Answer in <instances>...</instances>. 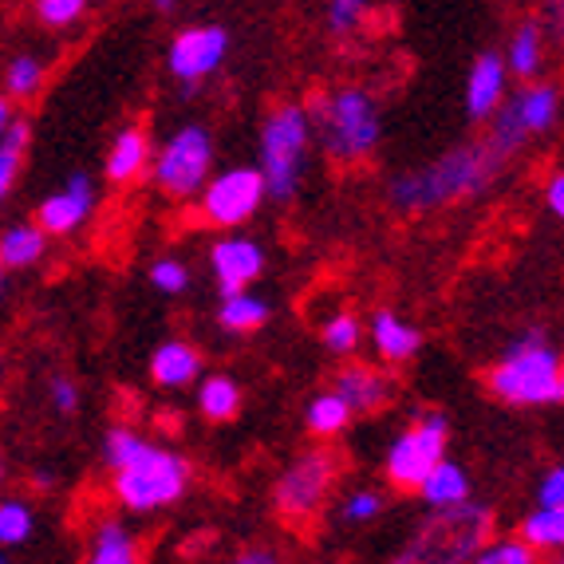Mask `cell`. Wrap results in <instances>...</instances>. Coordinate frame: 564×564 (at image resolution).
<instances>
[{"instance_id": "6da1fadb", "label": "cell", "mask_w": 564, "mask_h": 564, "mask_svg": "<svg viewBox=\"0 0 564 564\" xmlns=\"http://www.w3.org/2000/svg\"><path fill=\"white\" fill-rule=\"evenodd\" d=\"M506 166L509 159L494 151L489 139L462 142V147H451L446 154H438L431 166L395 174V178L387 182V202L399 214H431V209H443L451 202L489 194Z\"/></svg>"}, {"instance_id": "7a4b0ae2", "label": "cell", "mask_w": 564, "mask_h": 564, "mask_svg": "<svg viewBox=\"0 0 564 564\" xmlns=\"http://www.w3.org/2000/svg\"><path fill=\"white\" fill-rule=\"evenodd\" d=\"M312 139H321L332 162H364L383 139V111L367 87H339L308 107Z\"/></svg>"}, {"instance_id": "3957f363", "label": "cell", "mask_w": 564, "mask_h": 564, "mask_svg": "<svg viewBox=\"0 0 564 564\" xmlns=\"http://www.w3.org/2000/svg\"><path fill=\"white\" fill-rule=\"evenodd\" d=\"M489 395L509 406H556L564 399L561 351L541 328H525L513 336L501 364L489 371Z\"/></svg>"}, {"instance_id": "277c9868", "label": "cell", "mask_w": 564, "mask_h": 564, "mask_svg": "<svg viewBox=\"0 0 564 564\" xmlns=\"http://www.w3.org/2000/svg\"><path fill=\"white\" fill-rule=\"evenodd\" d=\"M308 147H312V122L308 107L281 104L264 115L261 139H257V170L264 182L269 202H292L301 194L304 170H308Z\"/></svg>"}, {"instance_id": "5b68a950", "label": "cell", "mask_w": 564, "mask_h": 564, "mask_svg": "<svg viewBox=\"0 0 564 564\" xmlns=\"http://www.w3.org/2000/svg\"><path fill=\"white\" fill-rule=\"evenodd\" d=\"M111 474L115 501L127 513H154V509L182 501V494L189 489V462L154 443H147L127 466H119Z\"/></svg>"}, {"instance_id": "8992f818", "label": "cell", "mask_w": 564, "mask_h": 564, "mask_svg": "<svg viewBox=\"0 0 564 564\" xmlns=\"http://www.w3.org/2000/svg\"><path fill=\"white\" fill-rule=\"evenodd\" d=\"M154 186L174 202L198 198V189L206 186V178L214 174V134L202 122H186L170 134L159 147V154H151Z\"/></svg>"}, {"instance_id": "52a82bcc", "label": "cell", "mask_w": 564, "mask_h": 564, "mask_svg": "<svg viewBox=\"0 0 564 564\" xmlns=\"http://www.w3.org/2000/svg\"><path fill=\"white\" fill-rule=\"evenodd\" d=\"M556 115H561V91H556L553 84H533V79H529V87H521V91L513 95V104H501L498 111L486 119L489 122L486 139L494 142L498 154L513 159L529 139L553 131Z\"/></svg>"}, {"instance_id": "ba28073f", "label": "cell", "mask_w": 564, "mask_h": 564, "mask_svg": "<svg viewBox=\"0 0 564 564\" xmlns=\"http://www.w3.org/2000/svg\"><path fill=\"white\" fill-rule=\"evenodd\" d=\"M446 446H451V419L438 411L419 414V419H414L406 431H399L395 438H391V446H387V458H383L387 481L395 489L414 494L419 481H423V474L446 454Z\"/></svg>"}, {"instance_id": "9c48e42d", "label": "cell", "mask_w": 564, "mask_h": 564, "mask_svg": "<svg viewBox=\"0 0 564 564\" xmlns=\"http://www.w3.org/2000/svg\"><path fill=\"white\" fill-rule=\"evenodd\" d=\"M339 462L332 451H308L301 458H292L284 474L273 486V506L284 521H308L316 518L328 501L332 486H336Z\"/></svg>"}, {"instance_id": "30bf717a", "label": "cell", "mask_w": 564, "mask_h": 564, "mask_svg": "<svg viewBox=\"0 0 564 564\" xmlns=\"http://www.w3.org/2000/svg\"><path fill=\"white\" fill-rule=\"evenodd\" d=\"M202 217L217 229H241L253 221L257 209L264 206V182L257 166H229L221 174H209L206 186L198 189Z\"/></svg>"}, {"instance_id": "8fae6325", "label": "cell", "mask_w": 564, "mask_h": 564, "mask_svg": "<svg viewBox=\"0 0 564 564\" xmlns=\"http://www.w3.org/2000/svg\"><path fill=\"white\" fill-rule=\"evenodd\" d=\"M229 56V32L221 24H194L182 29L178 36L170 40L166 67L170 76L186 87V95H194L202 87V79H209L217 67L226 64Z\"/></svg>"}, {"instance_id": "7c38bea8", "label": "cell", "mask_w": 564, "mask_h": 564, "mask_svg": "<svg viewBox=\"0 0 564 564\" xmlns=\"http://www.w3.org/2000/svg\"><path fill=\"white\" fill-rule=\"evenodd\" d=\"M99 194H95L91 174H72L59 189H52L36 209V226L47 237H72L76 229H84L91 221Z\"/></svg>"}, {"instance_id": "4fadbf2b", "label": "cell", "mask_w": 564, "mask_h": 564, "mask_svg": "<svg viewBox=\"0 0 564 564\" xmlns=\"http://www.w3.org/2000/svg\"><path fill=\"white\" fill-rule=\"evenodd\" d=\"M209 269H214L217 292H241L253 281H261L264 273V249L253 241V237L229 234L221 241H214L209 249Z\"/></svg>"}, {"instance_id": "5bb4252c", "label": "cell", "mask_w": 564, "mask_h": 564, "mask_svg": "<svg viewBox=\"0 0 564 564\" xmlns=\"http://www.w3.org/2000/svg\"><path fill=\"white\" fill-rule=\"evenodd\" d=\"M506 87H509V67L498 52H481L474 59L470 76H466V115L474 122H486L489 115L506 104Z\"/></svg>"}, {"instance_id": "9a60e30c", "label": "cell", "mask_w": 564, "mask_h": 564, "mask_svg": "<svg viewBox=\"0 0 564 564\" xmlns=\"http://www.w3.org/2000/svg\"><path fill=\"white\" fill-rule=\"evenodd\" d=\"M332 391L351 406V414H371L383 403H391V395H395V379L376 371V367L351 364L336 376V387H332Z\"/></svg>"}, {"instance_id": "2e32d148", "label": "cell", "mask_w": 564, "mask_h": 564, "mask_svg": "<svg viewBox=\"0 0 564 564\" xmlns=\"http://www.w3.org/2000/svg\"><path fill=\"white\" fill-rule=\"evenodd\" d=\"M367 336H371V348H376V356L383 359V364H406V359H414L419 348H423V332L391 308H379L376 316H371Z\"/></svg>"}, {"instance_id": "e0dca14e", "label": "cell", "mask_w": 564, "mask_h": 564, "mask_svg": "<svg viewBox=\"0 0 564 564\" xmlns=\"http://www.w3.org/2000/svg\"><path fill=\"white\" fill-rule=\"evenodd\" d=\"M202 376V356L194 344L186 339H166L159 344L151 356V379L162 391H182V387H194Z\"/></svg>"}, {"instance_id": "ac0fdd59", "label": "cell", "mask_w": 564, "mask_h": 564, "mask_svg": "<svg viewBox=\"0 0 564 564\" xmlns=\"http://www.w3.org/2000/svg\"><path fill=\"white\" fill-rule=\"evenodd\" d=\"M470 486L474 481H470V474H466V466L443 454V458L423 474V481H419L414 494L431 509H454V506H462V501H470Z\"/></svg>"}, {"instance_id": "d6986e66", "label": "cell", "mask_w": 564, "mask_h": 564, "mask_svg": "<svg viewBox=\"0 0 564 564\" xmlns=\"http://www.w3.org/2000/svg\"><path fill=\"white\" fill-rule=\"evenodd\" d=\"M151 166V139L142 127H122L111 139V151H107V178L127 186V182L142 178Z\"/></svg>"}, {"instance_id": "ffe728a7", "label": "cell", "mask_w": 564, "mask_h": 564, "mask_svg": "<svg viewBox=\"0 0 564 564\" xmlns=\"http://www.w3.org/2000/svg\"><path fill=\"white\" fill-rule=\"evenodd\" d=\"M142 556L139 536L122 521H99L91 533V549H87V561L91 564H134Z\"/></svg>"}, {"instance_id": "44dd1931", "label": "cell", "mask_w": 564, "mask_h": 564, "mask_svg": "<svg viewBox=\"0 0 564 564\" xmlns=\"http://www.w3.org/2000/svg\"><path fill=\"white\" fill-rule=\"evenodd\" d=\"M506 67L518 79H536L541 76V64H545V40H541V24L536 20H521L506 47Z\"/></svg>"}, {"instance_id": "7402d4cb", "label": "cell", "mask_w": 564, "mask_h": 564, "mask_svg": "<svg viewBox=\"0 0 564 564\" xmlns=\"http://www.w3.org/2000/svg\"><path fill=\"white\" fill-rule=\"evenodd\" d=\"M47 253V234L32 221H20L0 234V264L4 269H32Z\"/></svg>"}, {"instance_id": "603a6c76", "label": "cell", "mask_w": 564, "mask_h": 564, "mask_svg": "<svg viewBox=\"0 0 564 564\" xmlns=\"http://www.w3.org/2000/svg\"><path fill=\"white\" fill-rule=\"evenodd\" d=\"M521 541L533 549L536 556L561 553L564 549V506H536L521 521Z\"/></svg>"}, {"instance_id": "cb8c5ba5", "label": "cell", "mask_w": 564, "mask_h": 564, "mask_svg": "<svg viewBox=\"0 0 564 564\" xmlns=\"http://www.w3.org/2000/svg\"><path fill=\"white\" fill-rule=\"evenodd\" d=\"M269 316H273V308H269V301H261V296H253V292H226L221 296V308H217V324L226 332H261L264 324H269Z\"/></svg>"}, {"instance_id": "d4e9b609", "label": "cell", "mask_w": 564, "mask_h": 564, "mask_svg": "<svg viewBox=\"0 0 564 564\" xmlns=\"http://www.w3.org/2000/svg\"><path fill=\"white\" fill-rule=\"evenodd\" d=\"M198 411L209 423H229L241 411V383L234 376H198Z\"/></svg>"}, {"instance_id": "484cf974", "label": "cell", "mask_w": 564, "mask_h": 564, "mask_svg": "<svg viewBox=\"0 0 564 564\" xmlns=\"http://www.w3.org/2000/svg\"><path fill=\"white\" fill-rule=\"evenodd\" d=\"M356 419L351 406L336 395V391H321V395L312 399L308 411H304V426H308L316 438H332V434L348 431V423Z\"/></svg>"}, {"instance_id": "4316f807", "label": "cell", "mask_w": 564, "mask_h": 564, "mask_svg": "<svg viewBox=\"0 0 564 564\" xmlns=\"http://www.w3.org/2000/svg\"><path fill=\"white\" fill-rule=\"evenodd\" d=\"M32 533H36V513H32L29 501H17V498L0 501V549L9 553V549L29 545Z\"/></svg>"}, {"instance_id": "83f0119b", "label": "cell", "mask_w": 564, "mask_h": 564, "mask_svg": "<svg viewBox=\"0 0 564 564\" xmlns=\"http://www.w3.org/2000/svg\"><path fill=\"white\" fill-rule=\"evenodd\" d=\"M24 151H29V127L12 119L9 131L0 134V206H4V198H9V189L17 186Z\"/></svg>"}, {"instance_id": "f1b7e54d", "label": "cell", "mask_w": 564, "mask_h": 564, "mask_svg": "<svg viewBox=\"0 0 564 564\" xmlns=\"http://www.w3.org/2000/svg\"><path fill=\"white\" fill-rule=\"evenodd\" d=\"M47 67L40 56H12L4 67V95L9 99H32V95L44 87Z\"/></svg>"}, {"instance_id": "f546056e", "label": "cell", "mask_w": 564, "mask_h": 564, "mask_svg": "<svg viewBox=\"0 0 564 564\" xmlns=\"http://www.w3.org/2000/svg\"><path fill=\"white\" fill-rule=\"evenodd\" d=\"M359 339H364V321H359L356 312H336L328 324H324V348L332 356H351L359 348Z\"/></svg>"}, {"instance_id": "4dcf8cb0", "label": "cell", "mask_w": 564, "mask_h": 564, "mask_svg": "<svg viewBox=\"0 0 564 564\" xmlns=\"http://www.w3.org/2000/svg\"><path fill=\"white\" fill-rule=\"evenodd\" d=\"M481 545L486 549L474 553L478 564H533V561H541L521 536H498V541H481Z\"/></svg>"}, {"instance_id": "1f68e13d", "label": "cell", "mask_w": 564, "mask_h": 564, "mask_svg": "<svg viewBox=\"0 0 564 564\" xmlns=\"http://www.w3.org/2000/svg\"><path fill=\"white\" fill-rule=\"evenodd\" d=\"M367 9H371V0H328V32L332 36H351L359 32V24L367 20Z\"/></svg>"}, {"instance_id": "d6a6232c", "label": "cell", "mask_w": 564, "mask_h": 564, "mask_svg": "<svg viewBox=\"0 0 564 564\" xmlns=\"http://www.w3.org/2000/svg\"><path fill=\"white\" fill-rule=\"evenodd\" d=\"M142 446H147V438H142L139 431H131V426H111L104 438V462L111 470H119V466H127Z\"/></svg>"}, {"instance_id": "836d02e7", "label": "cell", "mask_w": 564, "mask_h": 564, "mask_svg": "<svg viewBox=\"0 0 564 564\" xmlns=\"http://www.w3.org/2000/svg\"><path fill=\"white\" fill-rule=\"evenodd\" d=\"M151 284L162 296H182V292L189 289L186 261H178V257H159V261L151 264Z\"/></svg>"}, {"instance_id": "e575fe53", "label": "cell", "mask_w": 564, "mask_h": 564, "mask_svg": "<svg viewBox=\"0 0 564 564\" xmlns=\"http://www.w3.org/2000/svg\"><path fill=\"white\" fill-rule=\"evenodd\" d=\"M379 513H383V494L379 489H351L348 498H344V509H339V518L348 521V525H367Z\"/></svg>"}, {"instance_id": "d590c367", "label": "cell", "mask_w": 564, "mask_h": 564, "mask_svg": "<svg viewBox=\"0 0 564 564\" xmlns=\"http://www.w3.org/2000/svg\"><path fill=\"white\" fill-rule=\"evenodd\" d=\"M87 4L91 0H36V17L47 29H72L87 12Z\"/></svg>"}, {"instance_id": "8d00e7d4", "label": "cell", "mask_w": 564, "mask_h": 564, "mask_svg": "<svg viewBox=\"0 0 564 564\" xmlns=\"http://www.w3.org/2000/svg\"><path fill=\"white\" fill-rule=\"evenodd\" d=\"M47 399H52V406H56L59 414H76L79 411V387L72 383L67 376H56L52 383H47Z\"/></svg>"}, {"instance_id": "74e56055", "label": "cell", "mask_w": 564, "mask_h": 564, "mask_svg": "<svg viewBox=\"0 0 564 564\" xmlns=\"http://www.w3.org/2000/svg\"><path fill=\"white\" fill-rule=\"evenodd\" d=\"M536 506H564V470L553 466V470L541 478L536 486Z\"/></svg>"}, {"instance_id": "f35d334b", "label": "cell", "mask_w": 564, "mask_h": 564, "mask_svg": "<svg viewBox=\"0 0 564 564\" xmlns=\"http://www.w3.org/2000/svg\"><path fill=\"white\" fill-rule=\"evenodd\" d=\"M545 206H549V214H553V217L564 214V174H553V178H549V186H545Z\"/></svg>"}, {"instance_id": "ab89813d", "label": "cell", "mask_w": 564, "mask_h": 564, "mask_svg": "<svg viewBox=\"0 0 564 564\" xmlns=\"http://www.w3.org/2000/svg\"><path fill=\"white\" fill-rule=\"evenodd\" d=\"M245 564H273L276 553H269V549H253V553H241Z\"/></svg>"}, {"instance_id": "60d3db41", "label": "cell", "mask_w": 564, "mask_h": 564, "mask_svg": "<svg viewBox=\"0 0 564 564\" xmlns=\"http://www.w3.org/2000/svg\"><path fill=\"white\" fill-rule=\"evenodd\" d=\"M12 127V104H9V95H0V134Z\"/></svg>"}, {"instance_id": "b9f144b4", "label": "cell", "mask_w": 564, "mask_h": 564, "mask_svg": "<svg viewBox=\"0 0 564 564\" xmlns=\"http://www.w3.org/2000/svg\"><path fill=\"white\" fill-rule=\"evenodd\" d=\"M154 4V12H174V4H178V0H151Z\"/></svg>"}, {"instance_id": "7bdbcfd3", "label": "cell", "mask_w": 564, "mask_h": 564, "mask_svg": "<svg viewBox=\"0 0 564 564\" xmlns=\"http://www.w3.org/2000/svg\"><path fill=\"white\" fill-rule=\"evenodd\" d=\"M0 292H4V264H0Z\"/></svg>"}, {"instance_id": "ee69618b", "label": "cell", "mask_w": 564, "mask_h": 564, "mask_svg": "<svg viewBox=\"0 0 564 564\" xmlns=\"http://www.w3.org/2000/svg\"><path fill=\"white\" fill-rule=\"evenodd\" d=\"M4 561H9V553H4V549H0V564H4Z\"/></svg>"}, {"instance_id": "f6af8a7d", "label": "cell", "mask_w": 564, "mask_h": 564, "mask_svg": "<svg viewBox=\"0 0 564 564\" xmlns=\"http://www.w3.org/2000/svg\"><path fill=\"white\" fill-rule=\"evenodd\" d=\"M0 481H4V458H0Z\"/></svg>"}, {"instance_id": "bcb514c9", "label": "cell", "mask_w": 564, "mask_h": 564, "mask_svg": "<svg viewBox=\"0 0 564 564\" xmlns=\"http://www.w3.org/2000/svg\"><path fill=\"white\" fill-rule=\"evenodd\" d=\"M0 376H4V364H0Z\"/></svg>"}]
</instances>
